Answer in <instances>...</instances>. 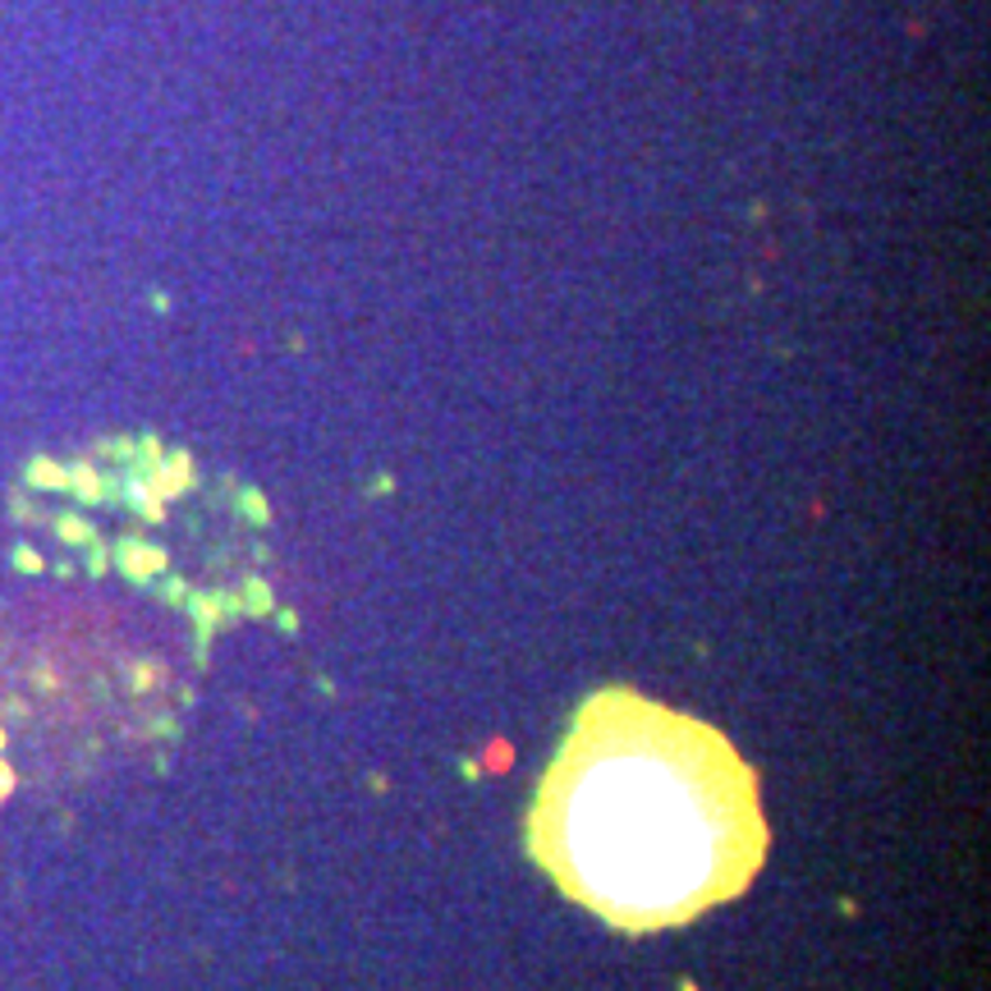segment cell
I'll use <instances>...</instances> for the list:
<instances>
[{"label":"cell","mask_w":991,"mask_h":991,"mask_svg":"<svg viewBox=\"0 0 991 991\" xmlns=\"http://www.w3.org/2000/svg\"><path fill=\"white\" fill-rule=\"evenodd\" d=\"M533 858L619 932L693 922L766 854L758 776L721 730L634 689L578 707L529 813Z\"/></svg>","instance_id":"obj_1"}]
</instances>
